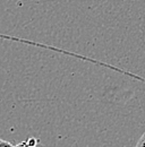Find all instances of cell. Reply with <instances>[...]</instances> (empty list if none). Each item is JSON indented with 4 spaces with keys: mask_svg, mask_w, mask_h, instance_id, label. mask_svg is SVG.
<instances>
[{
    "mask_svg": "<svg viewBox=\"0 0 145 147\" xmlns=\"http://www.w3.org/2000/svg\"><path fill=\"white\" fill-rule=\"evenodd\" d=\"M16 147H44L40 140H37L35 138H28L27 140H24L22 143H19Z\"/></svg>",
    "mask_w": 145,
    "mask_h": 147,
    "instance_id": "obj_1",
    "label": "cell"
},
{
    "mask_svg": "<svg viewBox=\"0 0 145 147\" xmlns=\"http://www.w3.org/2000/svg\"><path fill=\"white\" fill-rule=\"evenodd\" d=\"M0 147H15L13 146L9 142H6V140H0Z\"/></svg>",
    "mask_w": 145,
    "mask_h": 147,
    "instance_id": "obj_3",
    "label": "cell"
},
{
    "mask_svg": "<svg viewBox=\"0 0 145 147\" xmlns=\"http://www.w3.org/2000/svg\"><path fill=\"white\" fill-rule=\"evenodd\" d=\"M136 147H145V132L141 136V138L138 139V142L136 144Z\"/></svg>",
    "mask_w": 145,
    "mask_h": 147,
    "instance_id": "obj_2",
    "label": "cell"
}]
</instances>
